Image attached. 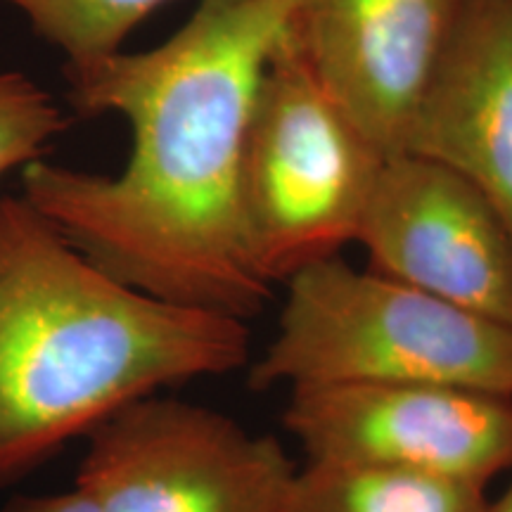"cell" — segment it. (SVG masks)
<instances>
[{"label": "cell", "mask_w": 512, "mask_h": 512, "mask_svg": "<svg viewBox=\"0 0 512 512\" xmlns=\"http://www.w3.org/2000/svg\"><path fill=\"white\" fill-rule=\"evenodd\" d=\"M294 5L200 0L159 46L64 69L74 112L119 114L131 152L117 176L36 159L24 200L119 283L247 323L273 292L242 204L247 124Z\"/></svg>", "instance_id": "6da1fadb"}, {"label": "cell", "mask_w": 512, "mask_h": 512, "mask_svg": "<svg viewBox=\"0 0 512 512\" xmlns=\"http://www.w3.org/2000/svg\"><path fill=\"white\" fill-rule=\"evenodd\" d=\"M247 363L245 320L119 283L0 197V491L128 403Z\"/></svg>", "instance_id": "7a4b0ae2"}, {"label": "cell", "mask_w": 512, "mask_h": 512, "mask_svg": "<svg viewBox=\"0 0 512 512\" xmlns=\"http://www.w3.org/2000/svg\"><path fill=\"white\" fill-rule=\"evenodd\" d=\"M254 389L430 382L512 396V325L458 309L342 256L285 283Z\"/></svg>", "instance_id": "3957f363"}, {"label": "cell", "mask_w": 512, "mask_h": 512, "mask_svg": "<svg viewBox=\"0 0 512 512\" xmlns=\"http://www.w3.org/2000/svg\"><path fill=\"white\" fill-rule=\"evenodd\" d=\"M384 159L285 29L256 86L242 159L249 240L268 283L283 285L356 242Z\"/></svg>", "instance_id": "277c9868"}, {"label": "cell", "mask_w": 512, "mask_h": 512, "mask_svg": "<svg viewBox=\"0 0 512 512\" xmlns=\"http://www.w3.org/2000/svg\"><path fill=\"white\" fill-rule=\"evenodd\" d=\"M86 439L74 486L98 512H285L299 470L271 434L162 392Z\"/></svg>", "instance_id": "5b68a950"}, {"label": "cell", "mask_w": 512, "mask_h": 512, "mask_svg": "<svg viewBox=\"0 0 512 512\" xmlns=\"http://www.w3.org/2000/svg\"><path fill=\"white\" fill-rule=\"evenodd\" d=\"M283 425L309 463L489 486L512 465V396L430 382L290 389Z\"/></svg>", "instance_id": "8992f818"}, {"label": "cell", "mask_w": 512, "mask_h": 512, "mask_svg": "<svg viewBox=\"0 0 512 512\" xmlns=\"http://www.w3.org/2000/svg\"><path fill=\"white\" fill-rule=\"evenodd\" d=\"M356 245L370 271L512 325V238L463 176L432 159H384Z\"/></svg>", "instance_id": "52a82bcc"}, {"label": "cell", "mask_w": 512, "mask_h": 512, "mask_svg": "<svg viewBox=\"0 0 512 512\" xmlns=\"http://www.w3.org/2000/svg\"><path fill=\"white\" fill-rule=\"evenodd\" d=\"M467 0H297L287 38L384 155H399Z\"/></svg>", "instance_id": "ba28073f"}, {"label": "cell", "mask_w": 512, "mask_h": 512, "mask_svg": "<svg viewBox=\"0 0 512 512\" xmlns=\"http://www.w3.org/2000/svg\"><path fill=\"white\" fill-rule=\"evenodd\" d=\"M403 152L463 176L512 238V0H467Z\"/></svg>", "instance_id": "9c48e42d"}, {"label": "cell", "mask_w": 512, "mask_h": 512, "mask_svg": "<svg viewBox=\"0 0 512 512\" xmlns=\"http://www.w3.org/2000/svg\"><path fill=\"white\" fill-rule=\"evenodd\" d=\"M486 489L458 479L306 460L285 512H489Z\"/></svg>", "instance_id": "30bf717a"}, {"label": "cell", "mask_w": 512, "mask_h": 512, "mask_svg": "<svg viewBox=\"0 0 512 512\" xmlns=\"http://www.w3.org/2000/svg\"><path fill=\"white\" fill-rule=\"evenodd\" d=\"M22 12L43 41L81 69L117 55L126 38L169 0H0Z\"/></svg>", "instance_id": "8fae6325"}, {"label": "cell", "mask_w": 512, "mask_h": 512, "mask_svg": "<svg viewBox=\"0 0 512 512\" xmlns=\"http://www.w3.org/2000/svg\"><path fill=\"white\" fill-rule=\"evenodd\" d=\"M69 126L67 114L29 76L0 69V178L41 159Z\"/></svg>", "instance_id": "7c38bea8"}, {"label": "cell", "mask_w": 512, "mask_h": 512, "mask_svg": "<svg viewBox=\"0 0 512 512\" xmlns=\"http://www.w3.org/2000/svg\"><path fill=\"white\" fill-rule=\"evenodd\" d=\"M0 512H98L91 498L79 486L60 494L43 496H12Z\"/></svg>", "instance_id": "4fadbf2b"}, {"label": "cell", "mask_w": 512, "mask_h": 512, "mask_svg": "<svg viewBox=\"0 0 512 512\" xmlns=\"http://www.w3.org/2000/svg\"><path fill=\"white\" fill-rule=\"evenodd\" d=\"M505 475H508V484H505L501 496L491 498L489 512H512V465H510V470L505 472Z\"/></svg>", "instance_id": "5bb4252c"}]
</instances>
